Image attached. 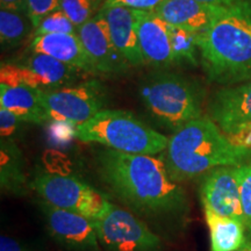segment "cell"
Listing matches in <instances>:
<instances>
[{"label": "cell", "instance_id": "2e32d148", "mask_svg": "<svg viewBox=\"0 0 251 251\" xmlns=\"http://www.w3.org/2000/svg\"><path fill=\"white\" fill-rule=\"evenodd\" d=\"M29 50L48 55L90 76H98V72L93 67L77 33L34 36L29 45Z\"/></svg>", "mask_w": 251, "mask_h": 251}, {"label": "cell", "instance_id": "4fadbf2b", "mask_svg": "<svg viewBox=\"0 0 251 251\" xmlns=\"http://www.w3.org/2000/svg\"><path fill=\"white\" fill-rule=\"evenodd\" d=\"M209 118L220 129L230 135L251 124V79L216 91L209 100Z\"/></svg>", "mask_w": 251, "mask_h": 251}, {"label": "cell", "instance_id": "484cf974", "mask_svg": "<svg viewBox=\"0 0 251 251\" xmlns=\"http://www.w3.org/2000/svg\"><path fill=\"white\" fill-rule=\"evenodd\" d=\"M59 0H28L27 14L34 25V29L42 18L58 7Z\"/></svg>", "mask_w": 251, "mask_h": 251}, {"label": "cell", "instance_id": "5b68a950", "mask_svg": "<svg viewBox=\"0 0 251 251\" xmlns=\"http://www.w3.org/2000/svg\"><path fill=\"white\" fill-rule=\"evenodd\" d=\"M74 137L117 151L151 156L162 153L169 143L165 135L122 109H102L84 124L75 126Z\"/></svg>", "mask_w": 251, "mask_h": 251}, {"label": "cell", "instance_id": "30bf717a", "mask_svg": "<svg viewBox=\"0 0 251 251\" xmlns=\"http://www.w3.org/2000/svg\"><path fill=\"white\" fill-rule=\"evenodd\" d=\"M77 34L98 76H118L129 70L130 64L115 48L107 24L100 12L78 27Z\"/></svg>", "mask_w": 251, "mask_h": 251}, {"label": "cell", "instance_id": "ffe728a7", "mask_svg": "<svg viewBox=\"0 0 251 251\" xmlns=\"http://www.w3.org/2000/svg\"><path fill=\"white\" fill-rule=\"evenodd\" d=\"M0 180L2 190L21 194L26 190V176L24 172L23 153L13 140L1 139V169Z\"/></svg>", "mask_w": 251, "mask_h": 251}, {"label": "cell", "instance_id": "8fae6325", "mask_svg": "<svg viewBox=\"0 0 251 251\" xmlns=\"http://www.w3.org/2000/svg\"><path fill=\"white\" fill-rule=\"evenodd\" d=\"M237 166H220L202 176L200 198L203 208L243 221Z\"/></svg>", "mask_w": 251, "mask_h": 251}, {"label": "cell", "instance_id": "d6986e66", "mask_svg": "<svg viewBox=\"0 0 251 251\" xmlns=\"http://www.w3.org/2000/svg\"><path fill=\"white\" fill-rule=\"evenodd\" d=\"M203 209L211 235V251H240L246 246V226L243 221Z\"/></svg>", "mask_w": 251, "mask_h": 251}, {"label": "cell", "instance_id": "e0dca14e", "mask_svg": "<svg viewBox=\"0 0 251 251\" xmlns=\"http://www.w3.org/2000/svg\"><path fill=\"white\" fill-rule=\"evenodd\" d=\"M226 7L202 4L198 0H165L155 13L170 26L201 34Z\"/></svg>", "mask_w": 251, "mask_h": 251}, {"label": "cell", "instance_id": "ba28073f", "mask_svg": "<svg viewBox=\"0 0 251 251\" xmlns=\"http://www.w3.org/2000/svg\"><path fill=\"white\" fill-rule=\"evenodd\" d=\"M40 101L48 122L84 124L105 109L107 91L97 80H87L51 91H40Z\"/></svg>", "mask_w": 251, "mask_h": 251}, {"label": "cell", "instance_id": "f1b7e54d", "mask_svg": "<svg viewBox=\"0 0 251 251\" xmlns=\"http://www.w3.org/2000/svg\"><path fill=\"white\" fill-rule=\"evenodd\" d=\"M0 251H33L26 244L6 235L0 237Z\"/></svg>", "mask_w": 251, "mask_h": 251}, {"label": "cell", "instance_id": "ac0fdd59", "mask_svg": "<svg viewBox=\"0 0 251 251\" xmlns=\"http://www.w3.org/2000/svg\"><path fill=\"white\" fill-rule=\"evenodd\" d=\"M0 107L8 109L23 122L35 125L48 122L40 101V91L27 85L0 84Z\"/></svg>", "mask_w": 251, "mask_h": 251}, {"label": "cell", "instance_id": "9c48e42d", "mask_svg": "<svg viewBox=\"0 0 251 251\" xmlns=\"http://www.w3.org/2000/svg\"><path fill=\"white\" fill-rule=\"evenodd\" d=\"M99 243L107 251H158L161 238L128 211L112 205L94 220Z\"/></svg>", "mask_w": 251, "mask_h": 251}, {"label": "cell", "instance_id": "4dcf8cb0", "mask_svg": "<svg viewBox=\"0 0 251 251\" xmlns=\"http://www.w3.org/2000/svg\"><path fill=\"white\" fill-rule=\"evenodd\" d=\"M198 1L202 2V4L213 5V6H221V7H226V6H230L238 1V0H198Z\"/></svg>", "mask_w": 251, "mask_h": 251}, {"label": "cell", "instance_id": "6da1fadb", "mask_svg": "<svg viewBox=\"0 0 251 251\" xmlns=\"http://www.w3.org/2000/svg\"><path fill=\"white\" fill-rule=\"evenodd\" d=\"M97 170L103 183L133 211L150 218H176L187 211L184 188L171 179L163 159L101 150Z\"/></svg>", "mask_w": 251, "mask_h": 251}, {"label": "cell", "instance_id": "83f0119b", "mask_svg": "<svg viewBox=\"0 0 251 251\" xmlns=\"http://www.w3.org/2000/svg\"><path fill=\"white\" fill-rule=\"evenodd\" d=\"M165 0H107L103 7H114V6H122L136 11H149L155 12L159 5Z\"/></svg>", "mask_w": 251, "mask_h": 251}, {"label": "cell", "instance_id": "3957f363", "mask_svg": "<svg viewBox=\"0 0 251 251\" xmlns=\"http://www.w3.org/2000/svg\"><path fill=\"white\" fill-rule=\"evenodd\" d=\"M161 158L179 184L220 166L243 164L251 159V149L234 144L211 118L202 117L172 134Z\"/></svg>", "mask_w": 251, "mask_h": 251}, {"label": "cell", "instance_id": "9a60e30c", "mask_svg": "<svg viewBox=\"0 0 251 251\" xmlns=\"http://www.w3.org/2000/svg\"><path fill=\"white\" fill-rule=\"evenodd\" d=\"M100 13L107 24L109 35L115 48L127 59L130 67L144 65L137 36L136 11L122 6H114L102 7Z\"/></svg>", "mask_w": 251, "mask_h": 251}, {"label": "cell", "instance_id": "603a6c76", "mask_svg": "<svg viewBox=\"0 0 251 251\" xmlns=\"http://www.w3.org/2000/svg\"><path fill=\"white\" fill-rule=\"evenodd\" d=\"M107 0H59L61 8L77 27L96 17Z\"/></svg>", "mask_w": 251, "mask_h": 251}, {"label": "cell", "instance_id": "d4e9b609", "mask_svg": "<svg viewBox=\"0 0 251 251\" xmlns=\"http://www.w3.org/2000/svg\"><path fill=\"white\" fill-rule=\"evenodd\" d=\"M243 222L251 237V159L237 166Z\"/></svg>", "mask_w": 251, "mask_h": 251}, {"label": "cell", "instance_id": "7a4b0ae2", "mask_svg": "<svg viewBox=\"0 0 251 251\" xmlns=\"http://www.w3.org/2000/svg\"><path fill=\"white\" fill-rule=\"evenodd\" d=\"M199 52L213 83L231 86L251 79V0L225 8L199 35Z\"/></svg>", "mask_w": 251, "mask_h": 251}, {"label": "cell", "instance_id": "7402d4cb", "mask_svg": "<svg viewBox=\"0 0 251 251\" xmlns=\"http://www.w3.org/2000/svg\"><path fill=\"white\" fill-rule=\"evenodd\" d=\"M171 45L175 64H190L196 67L200 63L199 33L170 26Z\"/></svg>", "mask_w": 251, "mask_h": 251}, {"label": "cell", "instance_id": "277c9868", "mask_svg": "<svg viewBox=\"0 0 251 251\" xmlns=\"http://www.w3.org/2000/svg\"><path fill=\"white\" fill-rule=\"evenodd\" d=\"M139 96L152 120L172 134L203 117L205 92L199 83L183 75L152 72L141 80Z\"/></svg>", "mask_w": 251, "mask_h": 251}, {"label": "cell", "instance_id": "52a82bcc", "mask_svg": "<svg viewBox=\"0 0 251 251\" xmlns=\"http://www.w3.org/2000/svg\"><path fill=\"white\" fill-rule=\"evenodd\" d=\"M83 71L48 55L30 51L17 59L2 62L0 84L27 85L39 91H51L75 85L83 77Z\"/></svg>", "mask_w": 251, "mask_h": 251}, {"label": "cell", "instance_id": "44dd1931", "mask_svg": "<svg viewBox=\"0 0 251 251\" xmlns=\"http://www.w3.org/2000/svg\"><path fill=\"white\" fill-rule=\"evenodd\" d=\"M34 30V25L26 12L0 9V41L2 48L13 49L20 46Z\"/></svg>", "mask_w": 251, "mask_h": 251}, {"label": "cell", "instance_id": "4316f807", "mask_svg": "<svg viewBox=\"0 0 251 251\" xmlns=\"http://www.w3.org/2000/svg\"><path fill=\"white\" fill-rule=\"evenodd\" d=\"M23 121L8 109L0 107V134L2 140H13Z\"/></svg>", "mask_w": 251, "mask_h": 251}, {"label": "cell", "instance_id": "5bb4252c", "mask_svg": "<svg viewBox=\"0 0 251 251\" xmlns=\"http://www.w3.org/2000/svg\"><path fill=\"white\" fill-rule=\"evenodd\" d=\"M136 15L137 36L144 64L155 69H166L175 65L170 25L155 12L136 11Z\"/></svg>", "mask_w": 251, "mask_h": 251}, {"label": "cell", "instance_id": "cb8c5ba5", "mask_svg": "<svg viewBox=\"0 0 251 251\" xmlns=\"http://www.w3.org/2000/svg\"><path fill=\"white\" fill-rule=\"evenodd\" d=\"M78 27L70 20L61 8L51 11L40 21L33 31V36L47 35V34H72L77 33Z\"/></svg>", "mask_w": 251, "mask_h": 251}, {"label": "cell", "instance_id": "7c38bea8", "mask_svg": "<svg viewBox=\"0 0 251 251\" xmlns=\"http://www.w3.org/2000/svg\"><path fill=\"white\" fill-rule=\"evenodd\" d=\"M47 227L51 237L71 251H99V240L92 220L76 212L43 203Z\"/></svg>", "mask_w": 251, "mask_h": 251}, {"label": "cell", "instance_id": "8992f818", "mask_svg": "<svg viewBox=\"0 0 251 251\" xmlns=\"http://www.w3.org/2000/svg\"><path fill=\"white\" fill-rule=\"evenodd\" d=\"M31 186L48 205L76 212L92 221L113 205L105 194L74 176L40 174Z\"/></svg>", "mask_w": 251, "mask_h": 251}, {"label": "cell", "instance_id": "f546056e", "mask_svg": "<svg viewBox=\"0 0 251 251\" xmlns=\"http://www.w3.org/2000/svg\"><path fill=\"white\" fill-rule=\"evenodd\" d=\"M27 1L28 0H0V7L27 13Z\"/></svg>", "mask_w": 251, "mask_h": 251}, {"label": "cell", "instance_id": "1f68e13d", "mask_svg": "<svg viewBox=\"0 0 251 251\" xmlns=\"http://www.w3.org/2000/svg\"><path fill=\"white\" fill-rule=\"evenodd\" d=\"M240 251H251V242H247L246 246H244Z\"/></svg>", "mask_w": 251, "mask_h": 251}]
</instances>
